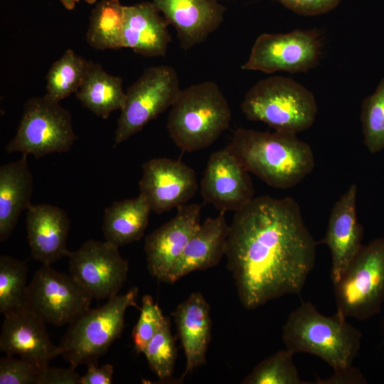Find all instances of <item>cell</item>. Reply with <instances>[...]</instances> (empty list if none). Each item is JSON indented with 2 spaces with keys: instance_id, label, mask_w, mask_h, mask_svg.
<instances>
[{
  "instance_id": "obj_1",
  "label": "cell",
  "mask_w": 384,
  "mask_h": 384,
  "mask_svg": "<svg viewBox=\"0 0 384 384\" xmlns=\"http://www.w3.org/2000/svg\"><path fill=\"white\" fill-rule=\"evenodd\" d=\"M315 241L292 197H255L235 212L225 256L247 309L299 294L315 265Z\"/></svg>"
},
{
  "instance_id": "obj_2",
  "label": "cell",
  "mask_w": 384,
  "mask_h": 384,
  "mask_svg": "<svg viewBox=\"0 0 384 384\" xmlns=\"http://www.w3.org/2000/svg\"><path fill=\"white\" fill-rule=\"evenodd\" d=\"M227 147L246 171L276 188L297 186L314 168L311 146L294 133L238 128Z\"/></svg>"
},
{
  "instance_id": "obj_3",
  "label": "cell",
  "mask_w": 384,
  "mask_h": 384,
  "mask_svg": "<svg viewBox=\"0 0 384 384\" xmlns=\"http://www.w3.org/2000/svg\"><path fill=\"white\" fill-rule=\"evenodd\" d=\"M282 338L292 353L314 355L335 370L352 365L362 334L340 313L327 316L310 302H303L289 314Z\"/></svg>"
},
{
  "instance_id": "obj_4",
  "label": "cell",
  "mask_w": 384,
  "mask_h": 384,
  "mask_svg": "<svg viewBox=\"0 0 384 384\" xmlns=\"http://www.w3.org/2000/svg\"><path fill=\"white\" fill-rule=\"evenodd\" d=\"M231 117L218 85L206 81L181 90L171 107L166 128L181 151L193 152L212 145L228 129Z\"/></svg>"
},
{
  "instance_id": "obj_5",
  "label": "cell",
  "mask_w": 384,
  "mask_h": 384,
  "mask_svg": "<svg viewBox=\"0 0 384 384\" xmlns=\"http://www.w3.org/2000/svg\"><path fill=\"white\" fill-rule=\"evenodd\" d=\"M240 108L249 120L262 122L274 131L294 134L309 129L318 110L309 90L283 76L257 82L246 93Z\"/></svg>"
},
{
  "instance_id": "obj_6",
  "label": "cell",
  "mask_w": 384,
  "mask_h": 384,
  "mask_svg": "<svg viewBox=\"0 0 384 384\" xmlns=\"http://www.w3.org/2000/svg\"><path fill=\"white\" fill-rule=\"evenodd\" d=\"M138 292L133 287L123 294H117L102 306L89 308L69 324L58 346L71 367L97 363L98 358L120 337L125 312L129 307L137 306Z\"/></svg>"
},
{
  "instance_id": "obj_7",
  "label": "cell",
  "mask_w": 384,
  "mask_h": 384,
  "mask_svg": "<svg viewBox=\"0 0 384 384\" xmlns=\"http://www.w3.org/2000/svg\"><path fill=\"white\" fill-rule=\"evenodd\" d=\"M334 287L337 312L346 318L377 315L384 302V238L363 245Z\"/></svg>"
},
{
  "instance_id": "obj_8",
  "label": "cell",
  "mask_w": 384,
  "mask_h": 384,
  "mask_svg": "<svg viewBox=\"0 0 384 384\" xmlns=\"http://www.w3.org/2000/svg\"><path fill=\"white\" fill-rule=\"evenodd\" d=\"M76 139L70 113L60 102L43 95L26 101L16 135L5 151L33 155L38 159L68 151Z\"/></svg>"
},
{
  "instance_id": "obj_9",
  "label": "cell",
  "mask_w": 384,
  "mask_h": 384,
  "mask_svg": "<svg viewBox=\"0 0 384 384\" xmlns=\"http://www.w3.org/2000/svg\"><path fill=\"white\" fill-rule=\"evenodd\" d=\"M181 89L175 69L169 65L146 68L127 90L117 120L114 146L140 132L176 102Z\"/></svg>"
},
{
  "instance_id": "obj_10",
  "label": "cell",
  "mask_w": 384,
  "mask_h": 384,
  "mask_svg": "<svg viewBox=\"0 0 384 384\" xmlns=\"http://www.w3.org/2000/svg\"><path fill=\"white\" fill-rule=\"evenodd\" d=\"M321 46L316 30L262 33L255 40L247 60L241 68L268 74L307 72L318 63Z\"/></svg>"
},
{
  "instance_id": "obj_11",
  "label": "cell",
  "mask_w": 384,
  "mask_h": 384,
  "mask_svg": "<svg viewBox=\"0 0 384 384\" xmlns=\"http://www.w3.org/2000/svg\"><path fill=\"white\" fill-rule=\"evenodd\" d=\"M93 299L70 274L43 265L28 285L26 305L46 323L69 324L90 308Z\"/></svg>"
},
{
  "instance_id": "obj_12",
  "label": "cell",
  "mask_w": 384,
  "mask_h": 384,
  "mask_svg": "<svg viewBox=\"0 0 384 384\" xmlns=\"http://www.w3.org/2000/svg\"><path fill=\"white\" fill-rule=\"evenodd\" d=\"M69 257L70 274L92 299H105L118 294L129 270L119 247L104 241L89 240Z\"/></svg>"
},
{
  "instance_id": "obj_13",
  "label": "cell",
  "mask_w": 384,
  "mask_h": 384,
  "mask_svg": "<svg viewBox=\"0 0 384 384\" xmlns=\"http://www.w3.org/2000/svg\"><path fill=\"white\" fill-rule=\"evenodd\" d=\"M198 188L194 170L179 159L159 157L142 164L139 195L157 214L187 204Z\"/></svg>"
},
{
  "instance_id": "obj_14",
  "label": "cell",
  "mask_w": 384,
  "mask_h": 384,
  "mask_svg": "<svg viewBox=\"0 0 384 384\" xmlns=\"http://www.w3.org/2000/svg\"><path fill=\"white\" fill-rule=\"evenodd\" d=\"M248 173L228 147L214 151L201 181L202 199L220 212L240 210L255 198Z\"/></svg>"
},
{
  "instance_id": "obj_15",
  "label": "cell",
  "mask_w": 384,
  "mask_h": 384,
  "mask_svg": "<svg viewBox=\"0 0 384 384\" xmlns=\"http://www.w3.org/2000/svg\"><path fill=\"white\" fill-rule=\"evenodd\" d=\"M201 210L198 203L181 206L171 219L146 237L144 252L152 277L168 283L188 241L201 225Z\"/></svg>"
},
{
  "instance_id": "obj_16",
  "label": "cell",
  "mask_w": 384,
  "mask_h": 384,
  "mask_svg": "<svg viewBox=\"0 0 384 384\" xmlns=\"http://www.w3.org/2000/svg\"><path fill=\"white\" fill-rule=\"evenodd\" d=\"M358 187L351 184L334 204L324 237L319 243L326 245L331 255V279L336 284L359 252L364 236L356 211Z\"/></svg>"
},
{
  "instance_id": "obj_17",
  "label": "cell",
  "mask_w": 384,
  "mask_h": 384,
  "mask_svg": "<svg viewBox=\"0 0 384 384\" xmlns=\"http://www.w3.org/2000/svg\"><path fill=\"white\" fill-rule=\"evenodd\" d=\"M4 315L0 350L42 366L61 355V349L50 341L46 322L27 306Z\"/></svg>"
},
{
  "instance_id": "obj_18",
  "label": "cell",
  "mask_w": 384,
  "mask_h": 384,
  "mask_svg": "<svg viewBox=\"0 0 384 384\" xmlns=\"http://www.w3.org/2000/svg\"><path fill=\"white\" fill-rule=\"evenodd\" d=\"M177 33L181 47L188 50L203 42L222 23L226 8L218 0H153Z\"/></svg>"
},
{
  "instance_id": "obj_19",
  "label": "cell",
  "mask_w": 384,
  "mask_h": 384,
  "mask_svg": "<svg viewBox=\"0 0 384 384\" xmlns=\"http://www.w3.org/2000/svg\"><path fill=\"white\" fill-rule=\"evenodd\" d=\"M26 229L34 260L51 265L70 255L67 247L70 220L63 208L48 203L32 204L26 210Z\"/></svg>"
},
{
  "instance_id": "obj_20",
  "label": "cell",
  "mask_w": 384,
  "mask_h": 384,
  "mask_svg": "<svg viewBox=\"0 0 384 384\" xmlns=\"http://www.w3.org/2000/svg\"><path fill=\"white\" fill-rule=\"evenodd\" d=\"M225 213L207 218L188 241L168 280L174 284L197 270L216 266L225 255L230 232Z\"/></svg>"
},
{
  "instance_id": "obj_21",
  "label": "cell",
  "mask_w": 384,
  "mask_h": 384,
  "mask_svg": "<svg viewBox=\"0 0 384 384\" xmlns=\"http://www.w3.org/2000/svg\"><path fill=\"white\" fill-rule=\"evenodd\" d=\"M186 356L185 375L204 365L211 338L210 306L200 292H193L172 313Z\"/></svg>"
},
{
  "instance_id": "obj_22",
  "label": "cell",
  "mask_w": 384,
  "mask_h": 384,
  "mask_svg": "<svg viewBox=\"0 0 384 384\" xmlns=\"http://www.w3.org/2000/svg\"><path fill=\"white\" fill-rule=\"evenodd\" d=\"M168 25L153 2L124 6V48L146 57L164 56L171 41Z\"/></svg>"
},
{
  "instance_id": "obj_23",
  "label": "cell",
  "mask_w": 384,
  "mask_h": 384,
  "mask_svg": "<svg viewBox=\"0 0 384 384\" xmlns=\"http://www.w3.org/2000/svg\"><path fill=\"white\" fill-rule=\"evenodd\" d=\"M33 175L28 155L0 167V242L6 240L23 210L32 204Z\"/></svg>"
},
{
  "instance_id": "obj_24",
  "label": "cell",
  "mask_w": 384,
  "mask_h": 384,
  "mask_svg": "<svg viewBox=\"0 0 384 384\" xmlns=\"http://www.w3.org/2000/svg\"><path fill=\"white\" fill-rule=\"evenodd\" d=\"M151 211L149 203L139 194L112 203L104 213L105 240L117 247L139 240L147 228Z\"/></svg>"
},
{
  "instance_id": "obj_25",
  "label": "cell",
  "mask_w": 384,
  "mask_h": 384,
  "mask_svg": "<svg viewBox=\"0 0 384 384\" xmlns=\"http://www.w3.org/2000/svg\"><path fill=\"white\" fill-rule=\"evenodd\" d=\"M75 95L85 108L102 119H107L117 110H121L126 98L122 79L108 74L100 64L92 61Z\"/></svg>"
},
{
  "instance_id": "obj_26",
  "label": "cell",
  "mask_w": 384,
  "mask_h": 384,
  "mask_svg": "<svg viewBox=\"0 0 384 384\" xmlns=\"http://www.w3.org/2000/svg\"><path fill=\"white\" fill-rule=\"evenodd\" d=\"M124 6L119 0H100L90 15L87 43L97 50L124 48Z\"/></svg>"
},
{
  "instance_id": "obj_27",
  "label": "cell",
  "mask_w": 384,
  "mask_h": 384,
  "mask_svg": "<svg viewBox=\"0 0 384 384\" xmlns=\"http://www.w3.org/2000/svg\"><path fill=\"white\" fill-rule=\"evenodd\" d=\"M90 61L68 49L50 66L46 79L48 99L60 102L73 93H76L87 73Z\"/></svg>"
},
{
  "instance_id": "obj_28",
  "label": "cell",
  "mask_w": 384,
  "mask_h": 384,
  "mask_svg": "<svg viewBox=\"0 0 384 384\" xmlns=\"http://www.w3.org/2000/svg\"><path fill=\"white\" fill-rule=\"evenodd\" d=\"M28 267L26 262L9 255L0 257V313L26 305Z\"/></svg>"
},
{
  "instance_id": "obj_29",
  "label": "cell",
  "mask_w": 384,
  "mask_h": 384,
  "mask_svg": "<svg viewBox=\"0 0 384 384\" xmlns=\"http://www.w3.org/2000/svg\"><path fill=\"white\" fill-rule=\"evenodd\" d=\"M294 353L285 348L258 363L242 380L243 384H308L299 375Z\"/></svg>"
},
{
  "instance_id": "obj_30",
  "label": "cell",
  "mask_w": 384,
  "mask_h": 384,
  "mask_svg": "<svg viewBox=\"0 0 384 384\" xmlns=\"http://www.w3.org/2000/svg\"><path fill=\"white\" fill-rule=\"evenodd\" d=\"M361 122L364 144L370 153L384 149V78L363 101Z\"/></svg>"
},
{
  "instance_id": "obj_31",
  "label": "cell",
  "mask_w": 384,
  "mask_h": 384,
  "mask_svg": "<svg viewBox=\"0 0 384 384\" xmlns=\"http://www.w3.org/2000/svg\"><path fill=\"white\" fill-rule=\"evenodd\" d=\"M143 353L151 370L161 380H168L171 378L177 350L169 318H166L162 326L147 344Z\"/></svg>"
},
{
  "instance_id": "obj_32",
  "label": "cell",
  "mask_w": 384,
  "mask_h": 384,
  "mask_svg": "<svg viewBox=\"0 0 384 384\" xmlns=\"http://www.w3.org/2000/svg\"><path fill=\"white\" fill-rule=\"evenodd\" d=\"M166 318L153 298L148 294L144 295L140 316L132 331V341L137 353H143Z\"/></svg>"
},
{
  "instance_id": "obj_33",
  "label": "cell",
  "mask_w": 384,
  "mask_h": 384,
  "mask_svg": "<svg viewBox=\"0 0 384 384\" xmlns=\"http://www.w3.org/2000/svg\"><path fill=\"white\" fill-rule=\"evenodd\" d=\"M6 355L0 359V384H38L43 368L32 361Z\"/></svg>"
},
{
  "instance_id": "obj_34",
  "label": "cell",
  "mask_w": 384,
  "mask_h": 384,
  "mask_svg": "<svg viewBox=\"0 0 384 384\" xmlns=\"http://www.w3.org/2000/svg\"><path fill=\"white\" fill-rule=\"evenodd\" d=\"M287 9L302 16H311L328 13L342 0H276Z\"/></svg>"
},
{
  "instance_id": "obj_35",
  "label": "cell",
  "mask_w": 384,
  "mask_h": 384,
  "mask_svg": "<svg viewBox=\"0 0 384 384\" xmlns=\"http://www.w3.org/2000/svg\"><path fill=\"white\" fill-rule=\"evenodd\" d=\"M75 368H60L46 366L41 373L38 384H80V375Z\"/></svg>"
},
{
  "instance_id": "obj_36",
  "label": "cell",
  "mask_w": 384,
  "mask_h": 384,
  "mask_svg": "<svg viewBox=\"0 0 384 384\" xmlns=\"http://www.w3.org/2000/svg\"><path fill=\"white\" fill-rule=\"evenodd\" d=\"M316 384H365L367 380L361 371L352 365L334 370V374L329 378H316Z\"/></svg>"
},
{
  "instance_id": "obj_37",
  "label": "cell",
  "mask_w": 384,
  "mask_h": 384,
  "mask_svg": "<svg viewBox=\"0 0 384 384\" xmlns=\"http://www.w3.org/2000/svg\"><path fill=\"white\" fill-rule=\"evenodd\" d=\"M86 373L80 376V384H110L112 383L113 366L107 363L98 366L97 363L87 365Z\"/></svg>"
},
{
  "instance_id": "obj_38",
  "label": "cell",
  "mask_w": 384,
  "mask_h": 384,
  "mask_svg": "<svg viewBox=\"0 0 384 384\" xmlns=\"http://www.w3.org/2000/svg\"><path fill=\"white\" fill-rule=\"evenodd\" d=\"M60 1L62 4L64 6L65 9L68 10H73L75 4L80 1H85L89 4H95L97 0H58Z\"/></svg>"
}]
</instances>
